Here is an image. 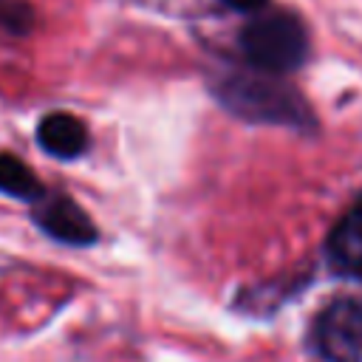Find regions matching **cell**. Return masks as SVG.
Instances as JSON below:
<instances>
[{
	"label": "cell",
	"instance_id": "6da1fadb",
	"mask_svg": "<svg viewBox=\"0 0 362 362\" xmlns=\"http://www.w3.org/2000/svg\"><path fill=\"white\" fill-rule=\"evenodd\" d=\"M221 102L252 122H272V124H291L308 127L314 119L303 102V96L277 79L274 74H232L218 88Z\"/></svg>",
	"mask_w": 362,
	"mask_h": 362
},
{
	"label": "cell",
	"instance_id": "7a4b0ae2",
	"mask_svg": "<svg viewBox=\"0 0 362 362\" xmlns=\"http://www.w3.org/2000/svg\"><path fill=\"white\" fill-rule=\"evenodd\" d=\"M238 42L252 68L274 76L300 68L308 57L305 28L288 11H269L252 17L240 28Z\"/></svg>",
	"mask_w": 362,
	"mask_h": 362
},
{
	"label": "cell",
	"instance_id": "3957f363",
	"mask_svg": "<svg viewBox=\"0 0 362 362\" xmlns=\"http://www.w3.org/2000/svg\"><path fill=\"white\" fill-rule=\"evenodd\" d=\"M311 342L325 362H362V303L351 297L328 303L314 320Z\"/></svg>",
	"mask_w": 362,
	"mask_h": 362
},
{
	"label": "cell",
	"instance_id": "277c9868",
	"mask_svg": "<svg viewBox=\"0 0 362 362\" xmlns=\"http://www.w3.org/2000/svg\"><path fill=\"white\" fill-rule=\"evenodd\" d=\"M34 221L40 223L42 232H48L54 240L59 243H71V246H88L96 240V226L88 218V212L68 195H45L37 209H34Z\"/></svg>",
	"mask_w": 362,
	"mask_h": 362
},
{
	"label": "cell",
	"instance_id": "5b68a950",
	"mask_svg": "<svg viewBox=\"0 0 362 362\" xmlns=\"http://www.w3.org/2000/svg\"><path fill=\"white\" fill-rule=\"evenodd\" d=\"M325 255L334 272L348 277H362V198L328 232Z\"/></svg>",
	"mask_w": 362,
	"mask_h": 362
},
{
	"label": "cell",
	"instance_id": "8992f818",
	"mask_svg": "<svg viewBox=\"0 0 362 362\" xmlns=\"http://www.w3.org/2000/svg\"><path fill=\"white\" fill-rule=\"evenodd\" d=\"M37 141L40 147L54 156V158H76L85 153L88 147V130L85 124L74 116V113H65V110H54L48 116L40 119L37 124Z\"/></svg>",
	"mask_w": 362,
	"mask_h": 362
},
{
	"label": "cell",
	"instance_id": "52a82bcc",
	"mask_svg": "<svg viewBox=\"0 0 362 362\" xmlns=\"http://www.w3.org/2000/svg\"><path fill=\"white\" fill-rule=\"evenodd\" d=\"M0 192H6L11 198L31 201V204H40L48 195V189L34 175V170L11 153H0Z\"/></svg>",
	"mask_w": 362,
	"mask_h": 362
},
{
	"label": "cell",
	"instance_id": "ba28073f",
	"mask_svg": "<svg viewBox=\"0 0 362 362\" xmlns=\"http://www.w3.org/2000/svg\"><path fill=\"white\" fill-rule=\"evenodd\" d=\"M31 8L23 0H0V25L11 34H25L31 28Z\"/></svg>",
	"mask_w": 362,
	"mask_h": 362
},
{
	"label": "cell",
	"instance_id": "9c48e42d",
	"mask_svg": "<svg viewBox=\"0 0 362 362\" xmlns=\"http://www.w3.org/2000/svg\"><path fill=\"white\" fill-rule=\"evenodd\" d=\"M229 8H235V11H257V8H263L269 0H223Z\"/></svg>",
	"mask_w": 362,
	"mask_h": 362
}]
</instances>
